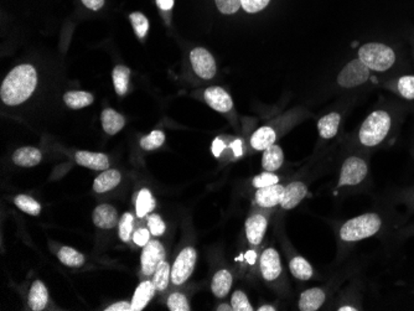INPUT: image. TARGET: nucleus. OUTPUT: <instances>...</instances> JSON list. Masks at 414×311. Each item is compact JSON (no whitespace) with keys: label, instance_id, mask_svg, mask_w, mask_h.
<instances>
[{"label":"nucleus","instance_id":"f257e3e1","mask_svg":"<svg viewBox=\"0 0 414 311\" xmlns=\"http://www.w3.org/2000/svg\"><path fill=\"white\" fill-rule=\"evenodd\" d=\"M386 227V218L379 212H366L350 218L337 229V242L341 249L368 240L381 233Z\"/></svg>","mask_w":414,"mask_h":311},{"label":"nucleus","instance_id":"f03ea898","mask_svg":"<svg viewBox=\"0 0 414 311\" xmlns=\"http://www.w3.org/2000/svg\"><path fill=\"white\" fill-rule=\"evenodd\" d=\"M37 86V72L31 65L17 66L4 78L0 96L8 106H18L30 98Z\"/></svg>","mask_w":414,"mask_h":311},{"label":"nucleus","instance_id":"7ed1b4c3","mask_svg":"<svg viewBox=\"0 0 414 311\" xmlns=\"http://www.w3.org/2000/svg\"><path fill=\"white\" fill-rule=\"evenodd\" d=\"M393 130V117L390 112L377 109L368 114L357 132V143L363 149H376L382 145Z\"/></svg>","mask_w":414,"mask_h":311},{"label":"nucleus","instance_id":"20e7f679","mask_svg":"<svg viewBox=\"0 0 414 311\" xmlns=\"http://www.w3.org/2000/svg\"><path fill=\"white\" fill-rule=\"evenodd\" d=\"M370 180L368 158L362 154H349L340 161L336 190L363 188Z\"/></svg>","mask_w":414,"mask_h":311},{"label":"nucleus","instance_id":"39448f33","mask_svg":"<svg viewBox=\"0 0 414 311\" xmlns=\"http://www.w3.org/2000/svg\"><path fill=\"white\" fill-rule=\"evenodd\" d=\"M357 57L375 72H386L392 69L397 61L396 51L382 42H367L359 51Z\"/></svg>","mask_w":414,"mask_h":311},{"label":"nucleus","instance_id":"423d86ee","mask_svg":"<svg viewBox=\"0 0 414 311\" xmlns=\"http://www.w3.org/2000/svg\"><path fill=\"white\" fill-rule=\"evenodd\" d=\"M371 76V70L367 67L361 60L354 59L346 64L340 73L337 75V85L343 89H356L368 81Z\"/></svg>","mask_w":414,"mask_h":311},{"label":"nucleus","instance_id":"0eeeda50","mask_svg":"<svg viewBox=\"0 0 414 311\" xmlns=\"http://www.w3.org/2000/svg\"><path fill=\"white\" fill-rule=\"evenodd\" d=\"M197 252L194 247H185L179 253L178 258L172 268V282L175 285H183L195 269Z\"/></svg>","mask_w":414,"mask_h":311},{"label":"nucleus","instance_id":"6e6552de","mask_svg":"<svg viewBox=\"0 0 414 311\" xmlns=\"http://www.w3.org/2000/svg\"><path fill=\"white\" fill-rule=\"evenodd\" d=\"M190 62L192 70L202 80H211L216 76L217 66L210 51L204 47H196L190 53Z\"/></svg>","mask_w":414,"mask_h":311},{"label":"nucleus","instance_id":"1a4fd4ad","mask_svg":"<svg viewBox=\"0 0 414 311\" xmlns=\"http://www.w3.org/2000/svg\"><path fill=\"white\" fill-rule=\"evenodd\" d=\"M260 274L268 283H276L283 276V265L278 251L276 248H267L260 258Z\"/></svg>","mask_w":414,"mask_h":311},{"label":"nucleus","instance_id":"9d476101","mask_svg":"<svg viewBox=\"0 0 414 311\" xmlns=\"http://www.w3.org/2000/svg\"><path fill=\"white\" fill-rule=\"evenodd\" d=\"M312 182V177L305 175L304 179L290 181L285 185V194L280 202V207L285 211H290L299 205L308 194L309 185Z\"/></svg>","mask_w":414,"mask_h":311},{"label":"nucleus","instance_id":"9b49d317","mask_svg":"<svg viewBox=\"0 0 414 311\" xmlns=\"http://www.w3.org/2000/svg\"><path fill=\"white\" fill-rule=\"evenodd\" d=\"M165 258V251L164 247L159 241H149L147 246L143 249L142 270L145 276L154 274L155 270L159 267Z\"/></svg>","mask_w":414,"mask_h":311},{"label":"nucleus","instance_id":"f8f14e48","mask_svg":"<svg viewBox=\"0 0 414 311\" xmlns=\"http://www.w3.org/2000/svg\"><path fill=\"white\" fill-rule=\"evenodd\" d=\"M244 227L249 245L260 246L268 229V216L263 212H255L247 218Z\"/></svg>","mask_w":414,"mask_h":311},{"label":"nucleus","instance_id":"ddd939ff","mask_svg":"<svg viewBox=\"0 0 414 311\" xmlns=\"http://www.w3.org/2000/svg\"><path fill=\"white\" fill-rule=\"evenodd\" d=\"M327 298H329V290L325 287H315V288L307 289L299 296L298 310H320L323 306L325 305Z\"/></svg>","mask_w":414,"mask_h":311},{"label":"nucleus","instance_id":"4468645a","mask_svg":"<svg viewBox=\"0 0 414 311\" xmlns=\"http://www.w3.org/2000/svg\"><path fill=\"white\" fill-rule=\"evenodd\" d=\"M285 188V185L282 184L257 188L255 195V205L260 206V208H274L277 206H280Z\"/></svg>","mask_w":414,"mask_h":311},{"label":"nucleus","instance_id":"2eb2a0df","mask_svg":"<svg viewBox=\"0 0 414 311\" xmlns=\"http://www.w3.org/2000/svg\"><path fill=\"white\" fill-rule=\"evenodd\" d=\"M204 98L208 106L219 113H228L233 109V100L231 96L222 87H217V86L208 87L204 92Z\"/></svg>","mask_w":414,"mask_h":311},{"label":"nucleus","instance_id":"dca6fc26","mask_svg":"<svg viewBox=\"0 0 414 311\" xmlns=\"http://www.w3.org/2000/svg\"><path fill=\"white\" fill-rule=\"evenodd\" d=\"M289 270L291 276L300 282H309L315 276V270L308 259L293 251L289 256Z\"/></svg>","mask_w":414,"mask_h":311},{"label":"nucleus","instance_id":"f3484780","mask_svg":"<svg viewBox=\"0 0 414 311\" xmlns=\"http://www.w3.org/2000/svg\"><path fill=\"white\" fill-rule=\"evenodd\" d=\"M341 124V114L337 112L327 113L324 117L320 118L318 121V132H319L320 139L323 141H330L336 136Z\"/></svg>","mask_w":414,"mask_h":311},{"label":"nucleus","instance_id":"a211bd4d","mask_svg":"<svg viewBox=\"0 0 414 311\" xmlns=\"http://www.w3.org/2000/svg\"><path fill=\"white\" fill-rule=\"evenodd\" d=\"M118 212L111 205L97 206L93 211V223L103 229H113L118 223Z\"/></svg>","mask_w":414,"mask_h":311},{"label":"nucleus","instance_id":"6ab92c4d","mask_svg":"<svg viewBox=\"0 0 414 311\" xmlns=\"http://www.w3.org/2000/svg\"><path fill=\"white\" fill-rule=\"evenodd\" d=\"M285 153L282 148L273 144L266 150H263V157H262V168L263 170L269 171V172H276L280 170L282 166L285 165Z\"/></svg>","mask_w":414,"mask_h":311},{"label":"nucleus","instance_id":"aec40b11","mask_svg":"<svg viewBox=\"0 0 414 311\" xmlns=\"http://www.w3.org/2000/svg\"><path fill=\"white\" fill-rule=\"evenodd\" d=\"M232 284H233V276L230 270H217L213 276V282H211V290H213V295L219 299H224L231 292Z\"/></svg>","mask_w":414,"mask_h":311},{"label":"nucleus","instance_id":"412c9836","mask_svg":"<svg viewBox=\"0 0 414 311\" xmlns=\"http://www.w3.org/2000/svg\"><path fill=\"white\" fill-rule=\"evenodd\" d=\"M78 164L82 165L92 170L105 171L109 169L108 157L102 153H91V152H78L76 153Z\"/></svg>","mask_w":414,"mask_h":311},{"label":"nucleus","instance_id":"4be33fe9","mask_svg":"<svg viewBox=\"0 0 414 311\" xmlns=\"http://www.w3.org/2000/svg\"><path fill=\"white\" fill-rule=\"evenodd\" d=\"M278 138V134L276 130H273L269 125L260 127V130H255L253 135L251 136V145L257 150V152H263L267 148L276 144V141Z\"/></svg>","mask_w":414,"mask_h":311},{"label":"nucleus","instance_id":"5701e85b","mask_svg":"<svg viewBox=\"0 0 414 311\" xmlns=\"http://www.w3.org/2000/svg\"><path fill=\"white\" fill-rule=\"evenodd\" d=\"M101 121L103 130L109 135L117 134L125 125V117L112 108L102 112Z\"/></svg>","mask_w":414,"mask_h":311},{"label":"nucleus","instance_id":"b1692460","mask_svg":"<svg viewBox=\"0 0 414 311\" xmlns=\"http://www.w3.org/2000/svg\"><path fill=\"white\" fill-rule=\"evenodd\" d=\"M48 301V288L44 283L35 281L31 285L29 294L30 309L34 311H42L46 308Z\"/></svg>","mask_w":414,"mask_h":311},{"label":"nucleus","instance_id":"393cba45","mask_svg":"<svg viewBox=\"0 0 414 311\" xmlns=\"http://www.w3.org/2000/svg\"><path fill=\"white\" fill-rule=\"evenodd\" d=\"M154 284L153 282H143L136 289V293L132 299V311H141L148 305L149 301L153 298L155 293Z\"/></svg>","mask_w":414,"mask_h":311},{"label":"nucleus","instance_id":"a878e982","mask_svg":"<svg viewBox=\"0 0 414 311\" xmlns=\"http://www.w3.org/2000/svg\"><path fill=\"white\" fill-rule=\"evenodd\" d=\"M120 172L114 169H108L102 172L100 177H97L93 182V190L97 194H103L107 191H111L114 188H117L120 182Z\"/></svg>","mask_w":414,"mask_h":311},{"label":"nucleus","instance_id":"bb28decb","mask_svg":"<svg viewBox=\"0 0 414 311\" xmlns=\"http://www.w3.org/2000/svg\"><path fill=\"white\" fill-rule=\"evenodd\" d=\"M42 152L33 147H24L18 149L12 155V161L23 168L36 166L42 161Z\"/></svg>","mask_w":414,"mask_h":311},{"label":"nucleus","instance_id":"cd10ccee","mask_svg":"<svg viewBox=\"0 0 414 311\" xmlns=\"http://www.w3.org/2000/svg\"><path fill=\"white\" fill-rule=\"evenodd\" d=\"M64 100L66 106L70 107L71 109H81L93 103V96L83 91H72L64 96Z\"/></svg>","mask_w":414,"mask_h":311},{"label":"nucleus","instance_id":"c85d7f7f","mask_svg":"<svg viewBox=\"0 0 414 311\" xmlns=\"http://www.w3.org/2000/svg\"><path fill=\"white\" fill-rule=\"evenodd\" d=\"M130 70L127 66H116L113 70L112 78L114 89L119 96H125L129 85Z\"/></svg>","mask_w":414,"mask_h":311},{"label":"nucleus","instance_id":"c756f323","mask_svg":"<svg viewBox=\"0 0 414 311\" xmlns=\"http://www.w3.org/2000/svg\"><path fill=\"white\" fill-rule=\"evenodd\" d=\"M155 207V200L148 188H143L138 195L136 202V210L138 217L147 216L149 212L153 211Z\"/></svg>","mask_w":414,"mask_h":311},{"label":"nucleus","instance_id":"7c9ffc66","mask_svg":"<svg viewBox=\"0 0 414 311\" xmlns=\"http://www.w3.org/2000/svg\"><path fill=\"white\" fill-rule=\"evenodd\" d=\"M60 262L62 265L71 267V268H80L84 263V257L83 254L78 252L71 247H62L59 252Z\"/></svg>","mask_w":414,"mask_h":311},{"label":"nucleus","instance_id":"2f4dec72","mask_svg":"<svg viewBox=\"0 0 414 311\" xmlns=\"http://www.w3.org/2000/svg\"><path fill=\"white\" fill-rule=\"evenodd\" d=\"M172 281V267L169 265L168 262H163L161 265L155 270L154 276H153V284H154L155 289L163 292L168 288L169 282Z\"/></svg>","mask_w":414,"mask_h":311},{"label":"nucleus","instance_id":"473e14b6","mask_svg":"<svg viewBox=\"0 0 414 311\" xmlns=\"http://www.w3.org/2000/svg\"><path fill=\"white\" fill-rule=\"evenodd\" d=\"M395 91L402 98L407 100H414V76L406 75L399 77L395 85Z\"/></svg>","mask_w":414,"mask_h":311},{"label":"nucleus","instance_id":"72a5a7b5","mask_svg":"<svg viewBox=\"0 0 414 311\" xmlns=\"http://www.w3.org/2000/svg\"><path fill=\"white\" fill-rule=\"evenodd\" d=\"M14 202L19 210H21L25 213H29L31 216H39L42 212L40 204L28 195H19L15 197Z\"/></svg>","mask_w":414,"mask_h":311},{"label":"nucleus","instance_id":"f704fd0d","mask_svg":"<svg viewBox=\"0 0 414 311\" xmlns=\"http://www.w3.org/2000/svg\"><path fill=\"white\" fill-rule=\"evenodd\" d=\"M130 23L134 29L136 35L143 40L147 34H148L149 30V20L147 19L145 15H143L142 12H132L129 15Z\"/></svg>","mask_w":414,"mask_h":311},{"label":"nucleus","instance_id":"c9c22d12","mask_svg":"<svg viewBox=\"0 0 414 311\" xmlns=\"http://www.w3.org/2000/svg\"><path fill=\"white\" fill-rule=\"evenodd\" d=\"M165 141V134L161 130H153L150 134L141 141V147L144 150H154L161 147Z\"/></svg>","mask_w":414,"mask_h":311},{"label":"nucleus","instance_id":"e433bc0d","mask_svg":"<svg viewBox=\"0 0 414 311\" xmlns=\"http://www.w3.org/2000/svg\"><path fill=\"white\" fill-rule=\"evenodd\" d=\"M231 305L233 311H253L255 308L251 305L249 296L242 290H236L232 294Z\"/></svg>","mask_w":414,"mask_h":311},{"label":"nucleus","instance_id":"4c0bfd02","mask_svg":"<svg viewBox=\"0 0 414 311\" xmlns=\"http://www.w3.org/2000/svg\"><path fill=\"white\" fill-rule=\"evenodd\" d=\"M279 181H280V179H279L278 175L276 172L264 171V172H262L260 175L253 177L252 185H253V188H267V186H272V185L279 184Z\"/></svg>","mask_w":414,"mask_h":311},{"label":"nucleus","instance_id":"58836bf2","mask_svg":"<svg viewBox=\"0 0 414 311\" xmlns=\"http://www.w3.org/2000/svg\"><path fill=\"white\" fill-rule=\"evenodd\" d=\"M168 308L172 311H190L188 298L181 293H172L168 299Z\"/></svg>","mask_w":414,"mask_h":311},{"label":"nucleus","instance_id":"ea45409f","mask_svg":"<svg viewBox=\"0 0 414 311\" xmlns=\"http://www.w3.org/2000/svg\"><path fill=\"white\" fill-rule=\"evenodd\" d=\"M134 218L130 213H125L119 220V237L123 242L130 241V236L133 232Z\"/></svg>","mask_w":414,"mask_h":311},{"label":"nucleus","instance_id":"a19ab883","mask_svg":"<svg viewBox=\"0 0 414 311\" xmlns=\"http://www.w3.org/2000/svg\"><path fill=\"white\" fill-rule=\"evenodd\" d=\"M216 1V6L219 12L226 15H231L240 10V8L242 6L241 0H215Z\"/></svg>","mask_w":414,"mask_h":311},{"label":"nucleus","instance_id":"79ce46f5","mask_svg":"<svg viewBox=\"0 0 414 311\" xmlns=\"http://www.w3.org/2000/svg\"><path fill=\"white\" fill-rule=\"evenodd\" d=\"M148 229L152 235L155 236V237H159V236L164 235L166 226L159 215L154 213V215H150V216H149Z\"/></svg>","mask_w":414,"mask_h":311},{"label":"nucleus","instance_id":"37998d69","mask_svg":"<svg viewBox=\"0 0 414 311\" xmlns=\"http://www.w3.org/2000/svg\"><path fill=\"white\" fill-rule=\"evenodd\" d=\"M269 1L271 0H241L243 9L251 14L263 10L269 4Z\"/></svg>","mask_w":414,"mask_h":311},{"label":"nucleus","instance_id":"c03bdc74","mask_svg":"<svg viewBox=\"0 0 414 311\" xmlns=\"http://www.w3.org/2000/svg\"><path fill=\"white\" fill-rule=\"evenodd\" d=\"M149 237H150V231L149 229H139L134 232L133 241H134L136 246H147V243L149 242Z\"/></svg>","mask_w":414,"mask_h":311},{"label":"nucleus","instance_id":"a18cd8bd","mask_svg":"<svg viewBox=\"0 0 414 311\" xmlns=\"http://www.w3.org/2000/svg\"><path fill=\"white\" fill-rule=\"evenodd\" d=\"M106 311H132V303L119 301V303L108 306Z\"/></svg>","mask_w":414,"mask_h":311},{"label":"nucleus","instance_id":"49530a36","mask_svg":"<svg viewBox=\"0 0 414 311\" xmlns=\"http://www.w3.org/2000/svg\"><path fill=\"white\" fill-rule=\"evenodd\" d=\"M226 144L224 141H221L219 138L215 139L213 143V153L216 158H219V155L225 150Z\"/></svg>","mask_w":414,"mask_h":311},{"label":"nucleus","instance_id":"de8ad7c7","mask_svg":"<svg viewBox=\"0 0 414 311\" xmlns=\"http://www.w3.org/2000/svg\"><path fill=\"white\" fill-rule=\"evenodd\" d=\"M83 6H87L91 10H100L105 6V0H82Z\"/></svg>","mask_w":414,"mask_h":311},{"label":"nucleus","instance_id":"09e8293b","mask_svg":"<svg viewBox=\"0 0 414 311\" xmlns=\"http://www.w3.org/2000/svg\"><path fill=\"white\" fill-rule=\"evenodd\" d=\"M230 148H231V150L233 152V155H235L236 158L242 157L243 145L241 139H236V141H232L231 144H230Z\"/></svg>","mask_w":414,"mask_h":311},{"label":"nucleus","instance_id":"8fccbe9b","mask_svg":"<svg viewBox=\"0 0 414 311\" xmlns=\"http://www.w3.org/2000/svg\"><path fill=\"white\" fill-rule=\"evenodd\" d=\"M155 1H156V6H159L160 9L164 12L170 10L174 6V0H155Z\"/></svg>","mask_w":414,"mask_h":311},{"label":"nucleus","instance_id":"3c124183","mask_svg":"<svg viewBox=\"0 0 414 311\" xmlns=\"http://www.w3.org/2000/svg\"><path fill=\"white\" fill-rule=\"evenodd\" d=\"M246 259H247L249 265H255V259H257V253L255 251H249L247 254H246Z\"/></svg>","mask_w":414,"mask_h":311},{"label":"nucleus","instance_id":"603ef678","mask_svg":"<svg viewBox=\"0 0 414 311\" xmlns=\"http://www.w3.org/2000/svg\"><path fill=\"white\" fill-rule=\"evenodd\" d=\"M216 310L217 311H233V308H232L231 304H219L217 308H216Z\"/></svg>","mask_w":414,"mask_h":311},{"label":"nucleus","instance_id":"864d4df0","mask_svg":"<svg viewBox=\"0 0 414 311\" xmlns=\"http://www.w3.org/2000/svg\"><path fill=\"white\" fill-rule=\"evenodd\" d=\"M406 201L408 202L409 205L414 207V188L413 190H411L409 191L408 195H407V197H406Z\"/></svg>","mask_w":414,"mask_h":311},{"label":"nucleus","instance_id":"5fc2aeb1","mask_svg":"<svg viewBox=\"0 0 414 311\" xmlns=\"http://www.w3.org/2000/svg\"><path fill=\"white\" fill-rule=\"evenodd\" d=\"M258 311H276L277 310V308L273 305H262L257 309Z\"/></svg>","mask_w":414,"mask_h":311}]
</instances>
